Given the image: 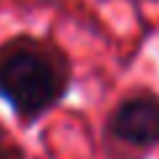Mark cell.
Here are the masks:
<instances>
[{
    "label": "cell",
    "mask_w": 159,
    "mask_h": 159,
    "mask_svg": "<svg viewBox=\"0 0 159 159\" xmlns=\"http://www.w3.org/2000/svg\"><path fill=\"white\" fill-rule=\"evenodd\" d=\"M69 61L45 40L13 37L0 45V98L24 122L51 111L69 90Z\"/></svg>",
    "instance_id": "obj_1"
},
{
    "label": "cell",
    "mask_w": 159,
    "mask_h": 159,
    "mask_svg": "<svg viewBox=\"0 0 159 159\" xmlns=\"http://www.w3.org/2000/svg\"><path fill=\"white\" fill-rule=\"evenodd\" d=\"M109 133L135 148L159 146V96L138 90L122 98L109 117Z\"/></svg>",
    "instance_id": "obj_2"
},
{
    "label": "cell",
    "mask_w": 159,
    "mask_h": 159,
    "mask_svg": "<svg viewBox=\"0 0 159 159\" xmlns=\"http://www.w3.org/2000/svg\"><path fill=\"white\" fill-rule=\"evenodd\" d=\"M0 159H24V148L8 138L3 125H0Z\"/></svg>",
    "instance_id": "obj_3"
}]
</instances>
